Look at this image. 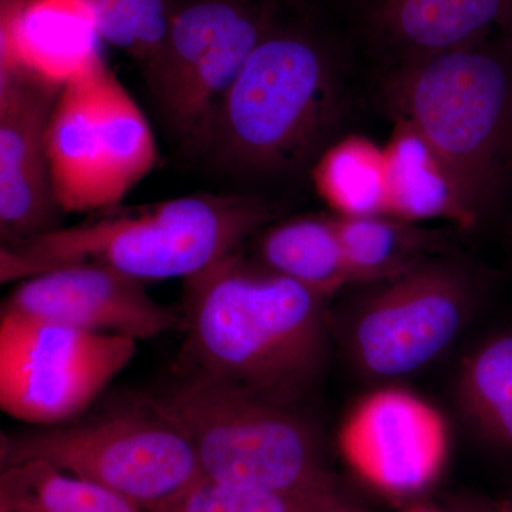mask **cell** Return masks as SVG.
<instances>
[{
  "mask_svg": "<svg viewBox=\"0 0 512 512\" xmlns=\"http://www.w3.org/2000/svg\"><path fill=\"white\" fill-rule=\"evenodd\" d=\"M384 146L387 161V215L414 222L447 220L471 228L478 218L444 158L407 121L394 119Z\"/></svg>",
  "mask_w": 512,
  "mask_h": 512,
  "instance_id": "15",
  "label": "cell"
},
{
  "mask_svg": "<svg viewBox=\"0 0 512 512\" xmlns=\"http://www.w3.org/2000/svg\"><path fill=\"white\" fill-rule=\"evenodd\" d=\"M0 512H144L123 495L45 461L2 467Z\"/></svg>",
  "mask_w": 512,
  "mask_h": 512,
  "instance_id": "21",
  "label": "cell"
},
{
  "mask_svg": "<svg viewBox=\"0 0 512 512\" xmlns=\"http://www.w3.org/2000/svg\"><path fill=\"white\" fill-rule=\"evenodd\" d=\"M275 218L269 202L244 195L195 194L96 212L49 234L3 242L2 284L25 281L64 266L94 264L140 281L188 278Z\"/></svg>",
  "mask_w": 512,
  "mask_h": 512,
  "instance_id": "2",
  "label": "cell"
},
{
  "mask_svg": "<svg viewBox=\"0 0 512 512\" xmlns=\"http://www.w3.org/2000/svg\"><path fill=\"white\" fill-rule=\"evenodd\" d=\"M468 512H503L498 507V504H481L476 505V507L471 508Z\"/></svg>",
  "mask_w": 512,
  "mask_h": 512,
  "instance_id": "25",
  "label": "cell"
},
{
  "mask_svg": "<svg viewBox=\"0 0 512 512\" xmlns=\"http://www.w3.org/2000/svg\"><path fill=\"white\" fill-rule=\"evenodd\" d=\"M96 94L103 141L100 211H104L119 207L153 171L158 148L143 111L104 62L96 72Z\"/></svg>",
  "mask_w": 512,
  "mask_h": 512,
  "instance_id": "17",
  "label": "cell"
},
{
  "mask_svg": "<svg viewBox=\"0 0 512 512\" xmlns=\"http://www.w3.org/2000/svg\"><path fill=\"white\" fill-rule=\"evenodd\" d=\"M255 261L323 298L352 285L333 217L293 218L266 227Z\"/></svg>",
  "mask_w": 512,
  "mask_h": 512,
  "instance_id": "18",
  "label": "cell"
},
{
  "mask_svg": "<svg viewBox=\"0 0 512 512\" xmlns=\"http://www.w3.org/2000/svg\"><path fill=\"white\" fill-rule=\"evenodd\" d=\"M340 101L335 69L315 43L265 33L229 90L208 150L244 173H293L325 144Z\"/></svg>",
  "mask_w": 512,
  "mask_h": 512,
  "instance_id": "5",
  "label": "cell"
},
{
  "mask_svg": "<svg viewBox=\"0 0 512 512\" xmlns=\"http://www.w3.org/2000/svg\"><path fill=\"white\" fill-rule=\"evenodd\" d=\"M387 94L394 119L436 148L476 217L490 210L512 174V57L477 43L407 60Z\"/></svg>",
  "mask_w": 512,
  "mask_h": 512,
  "instance_id": "3",
  "label": "cell"
},
{
  "mask_svg": "<svg viewBox=\"0 0 512 512\" xmlns=\"http://www.w3.org/2000/svg\"><path fill=\"white\" fill-rule=\"evenodd\" d=\"M352 284H380L427 261L436 238L390 215H332Z\"/></svg>",
  "mask_w": 512,
  "mask_h": 512,
  "instance_id": "19",
  "label": "cell"
},
{
  "mask_svg": "<svg viewBox=\"0 0 512 512\" xmlns=\"http://www.w3.org/2000/svg\"><path fill=\"white\" fill-rule=\"evenodd\" d=\"M94 69L64 84L46 131L50 180L64 215L100 211L103 156Z\"/></svg>",
  "mask_w": 512,
  "mask_h": 512,
  "instance_id": "14",
  "label": "cell"
},
{
  "mask_svg": "<svg viewBox=\"0 0 512 512\" xmlns=\"http://www.w3.org/2000/svg\"><path fill=\"white\" fill-rule=\"evenodd\" d=\"M312 180L339 217L387 215L386 153L370 138L348 136L323 150Z\"/></svg>",
  "mask_w": 512,
  "mask_h": 512,
  "instance_id": "20",
  "label": "cell"
},
{
  "mask_svg": "<svg viewBox=\"0 0 512 512\" xmlns=\"http://www.w3.org/2000/svg\"><path fill=\"white\" fill-rule=\"evenodd\" d=\"M101 40L126 53L147 70L170 30V0H87Z\"/></svg>",
  "mask_w": 512,
  "mask_h": 512,
  "instance_id": "24",
  "label": "cell"
},
{
  "mask_svg": "<svg viewBox=\"0 0 512 512\" xmlns=\"http://www.w3.org/2000/svg\"><path fill=\"white\" fill-rule=\"evenodd\" d=\"M2 467L45 461L146 511L202 476L190 441L146 396L57 426L2 434Z\"/></svg>",
  "mask_w": 512,
  "mask_h": 512,
  "instance_id": "6",
  "label": "cell"
},
{
  "mask_svg": "<svg viewBox=\"0 0 512 512\" xmlns=\"http://www.w3.org/2000/svg\"><path fill=\"white\" fill-rule=\"evenodd\" d=\"M264 35L262 23L234 0L174 10L146 73L168 127L188 150L210 148L229 90Z\"/></svg>",
  "mask_w": 512,
  "mask_h": 512,
  "instance_id": "8",
  "label": "cell"
},
{
  "mask_svg": "<svg viewBox=\"0 0 512 512\" xmlns=\"http://www.w3.org/2000/svg\"><path fill=\"white\" fill-rule=\"evenodd\" d=\"M62 87L20 67L0 70L2 244L63 227L46 153L47 124Z\"/></svg>",
  "mask_w": 512,
  "mask_h": 512,
  "instance_id": "11",
  "label": "cell"
},
{
  "mask_svg": "<svg viewBox=\"0 0 512 512\" xmlns=\"http://www.w3.org/2000/svg\"><path fill=\"white\" fill-rule=\"evenodd\" d=\"M380 284L357 316V359L370 375H410L457 338L467 318L470 284L454 266L429 259Z\"/></svg>",
  "mask_w": 512,
  "mask_h": 512,
  "instance_id": "9",
  "label": "cell"
},
{
  "mask_svg": "<svg viewBox=\"0 0 512 512\" xmlns=\"http://www.w3.org/2000/svg\"><path fill=\"white\" fill-rule=\"evenodd\" d=\"M336 495L276 493L218 483L204 474L180 493L144 512H325Z\"/></svg>",
  "mask_w": 512,
  "mask_h": 512,
  "instance_id": "23",
  "label": "cell"
},
{
  "mask_svg": "<svg viewBox=\"0 0 512 512\" xmlns=\"http://www.w3.org/2000/svg\"><path fill=\"white\" fill-rule=\"evenodd\" d=\"M404 512H441L439 510H434V508H430V507H423V505H419V507H412V508H409V510L407 511H404Z\"/></svg>",
  "mask_w": 512,
  "mask_h": 512,
  "instance_id": "27",
  "label": "cell"
},
{
  "mask_svg": "<svg viewBox=\"0 0 512 512\" xmlns=\"http://www.w3.org/2000/svg\"><path fill=\"white\" fill-rule=\"evenodd\" d=\"M2 308L101 335L147 340L184 329L183 311L109 266H64L18 282Z\"/></svg>",
  "mask_w": 512,
  "mask_h": 512,
  "instance_id": "12",
  "label": "cell"
},
{
  "mask_svg": "<svg viewBox=\"0 0 512 512\" xmlns=\"http://www.w3.org/2000/svg\"><path fill=\"white\" fill-rule=\"evenodd\" d=\"M148 402L190 441L218 483L299 495H335L318 437L292 406L234 384L177 375Z\"/></svg>",
  "mask_w": 512,
  "mask_h": 512,
  "instance_id": "4",
  "label": "cell"
},
{
  "mask_svg": "<svg viewBox=\"0 0 512 512\" xmlns=\"http://www.w3.org/2000/svg\"><path fill=\"white\" fill-rule=\"evenodd\" d=\"M512 0H372L373 22L407 60L477 45Z\"/></svg>",
  "mask_w": 512,
  "mask_h": 512,
  "instance_id": "16",
  "label": "cell"
},
{
  "mask_svg": "<svg viewBox=\"0 0 512 512\" xmlns=\"http://www.w3.org/2000/svg\"><path fill=\"white\" fill-rule=\"evenodd\" d=\"M500 510L503 512H512V494L505 497L503 501L497 503Z\"/></svg>",
  "mask_w": 512,
  "mask_h": 512,
  "instance_id": "26",
  "label": "cell"
},
{
  "mask_svg": "<svg viewBox=\"0 0 512 512\" xmlns=\"http://www.w3.org/2000/svg\"><path fill=\"white\" fill-rule=\"evenodd\" d=\"M339 448L357 476L377 490L416 494L437 480L446 463V421L416 394L377 390L343 421Z\"/></svg>",
  "mask_w": 512,
  "mask_h": 512,
  "instance_id": "10",
  "label": "cell"
},
{
  "mask_svg": "<svg viewBox=\"0 0 512 512\" xmlns=\"http://www.w3.org/2000/svg\"><path fill=\"white\" fill-rule=\"evenodd\" d=\"M458 390L474 426L512 454V332L493 336L467 357Z\"/></svg>",
  "mask_w": 512,
  "mask_h": 512,
  "instance_id": "22",
  "label": "cell"
},
{
  "mask_svg": "<svg viewBox=\"0 0 512 512\" xmlns=\"http://www.w3.org/2000/svg\"><path fill=\"white\" fill-rule=\"evenodd\" d=\"M325 512H356V511H350L348 508H343L342 505L335 504L333 507H330L328 511Z\"/></svg>",
  "mask_w": 512,
  "mask_h": 512,
  "instance_id": "28",
  "label": "cell"
},
{
  "mask_svg": "<svg viewBox=\"0 0 512 512\" xmlns=\"http://www.w3.org/2000/svg\"><path fill=\"white\" fill-rule=\"evenodd\" d=\"M137 353V340L86 332L2 308L0 407L37 427L89 412Z\"/></svg>",
  "mask_w": 512,
  "mask_h": 512,
  "instance_id": "7",
  "label": "cell"
},
{
  "mask_svg": "<svg viewBox=\"0 0 512 512\" xmlns=\"http://www.w3.org/2000/svg\"><path fill=\"white\" fill-rule=\"evenodd\" d=\"M325 301L245 256L184 279V343L175 373L234 384L292 406L326 360Z\"/></svg>",
  "mask_w": 512,
  "mask_h": 512,
  "instance_id": "1",
  "label": "cell"
},
{
  "mask_svg": "<svg viewBox=\"0 0 512 512\" xmlns=\"http://www.w3.org/2000/svg\"><path fill=\"white\" fill-rule=\"evenodd\" d=\"M100 40L87 0H6L0 70L20 67L64 86L103 60Z\"/></svg>",
  "mask_w": 512,
  "mask_h": 512,
  "instance_id": "13",
  "label": "cell"
}]
</instances>
